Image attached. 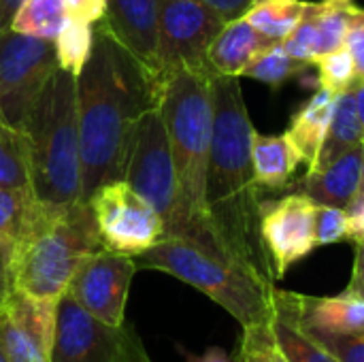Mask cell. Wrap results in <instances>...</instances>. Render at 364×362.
Listing matches in <instances>:
<instances>
[{
    "label": "cell",
    "instance_id": "obj_1",
    "mask_svg": "<svg viewBox=\"0 0 364 362\" xmlns=\"http://www.w3.org/2000/svg\"><path fill=\"white\" fill-rule=\"evenodd\" d=\"M160 92L162 79L96 23L92 55L77 77L85 201L98 186L124 179L136 126L160 105Z\"/></svg>",
    "mask_w": 364,
    "mask_h": 362
},
{
    "label": "cell",
    "instance_id": "obj_2",
    "mask_svg": "<svg viewBox=\"0 0 364 362\" xmlns=\"http://www.w3.org/2000/svg\"><path fill=\"white\" fill-rule=\"evenodd\" d=\"M213 139L207 166L205 203L215 237L239 265L275 282L262 237V188L256 181L252 141L254 124L239 77L213 75Z\"/></svg>",
    "mask_w": 364,
    "mask_h": 362
},
{
    "label": "cell",
    "instance_id": "obj_3",
    "mask_svg": "<svg viewBox=\"0 0 364 362\" xmlns=\"http://www.w3.org/2000/svg\"><path fill=\"white\" fill-rule=\"evenodd\" d=\"M211 79L213 75L188 68L164 75L158 109L166 128L181 203L192 224V241L220 258L232 260L213 233L205 203L207 166L213 139Z\"/></svg>",
    "mask_w": 364,
    "mask_h": 362
},
{
    "label": "cell",
    "instance_id": "obj_4",
    "mask_svg": "<svg viewBox=\"0 0 364 362\" xmlns=\"http://www.w3.org/2000/svg\"><path fill=\"white\" fill-rule=\"evenodd\" d=\"M100 247L87 201L49 205L36 198L6 260L9 288L41 301H60L79 265Z\"/></svg>",
    "mask_w": 364,
    "mask_h": 362
},
{
    "label": "cell",
    "instance_id": "obj_5",
    "mask_svg": "<svg viewBox=\"0 0 364 362\" xmlns=\"http://www.w3.org/2000/svg\"><path fill=\"white\" fill-rule=\"evenodd\" d=\"M30 154V183L49 205L85 203L77 77L58 68L23 124Z\"/></svg>",
    "mask_w": 364,
    "mask_h": 362
},
{
    "label": "cell",
    "instance_id": "obj_6",
    "mask_svg": "<svg viewBox=\"0 0 364 362\" xmlns=\"http://www.w3.org/2000/svg\"><path fill=\"white\" fill-rule=\"evenodd\" d=\"M134 260L139 269L160 271L196 288L226 314H230L241 329L264 326L275 318V282L239 262L220 258L194 241L164 237Z\"/></svg>",
    "mask_w": 364,
    "mask_h": 362
},
{
    "label": "cell",
    "instance_id": "obj_7",
    "mask_svg": "<svg viewBox=\"0 0 364 362\" xmlns=\"http://www.w3.org/2000/svg\"><path fill=\"white\" fill-rule=\"evenodd\" d=\"M124 181H128L162 218L166 237L192 241V224L181 203L171 145L160 109H149L132 137Z\"/></svg>",
    "mask_w": 364,
    "mask_h": 362
},
{
    "label": "cell",
    "instance_id": "obj_8",
    "mask_svg": "<svg viewBox=\"0 0 364 362\" xmlns=\"http://www.w3.org/2000/svg\"><path fill=\"white\" fill-rule=\"evenodd\" d=\"M228 21L203 0H156L158 75L188 68L215 75L209 47Z\"/></svg>",
    "mask_w": 364,
    "mask_h": 362
},
{
    "label": "cell",
    "instance_id": "obj_9",
    "mask_svg": "<svg viewBox=\"0 0 364 362\" xmlns=\"http://www.w3.org/2000/svg\"><path fill=\"white\" fill-rule=\"evenodd\" d=\"M51 41L0 32V122L23 128L36 100L58 70Z\"/></svg>",
    "mask_w": 364,
    "mask_h": 362
},
{
    "label": "cell",
    "instance_id": "obj_10",
    "mask_svg": "<svg viewBox=\"0 0 364 362\" xmlns=\"http://www.w3.org/2000/svg\"><path fill=\"white\" fill-rule=\"evenodd\" d=\"M87 205L100 243L111 252L136 258L166 237L158 211L124 179L98 186L87 196Z\"/></svg>",
    "mask_w": 364,
    "mask_h": 362
},
{
    "label": "cell",
    "instance_id": "obj_11",
    "mask_svg": "<svg viewBox=\"0 0 364 362\" xmlns=\"http://www.w3.org/2000/svg\"><path fill=\"white\" fill-rule=\"evenodd\" d=\"M53 362H154L132 326H111L68 294L58 301Z\"/></svg>",
    "mask_w": 364,
    "mask_h": 362
},
{
    "label": "cell",
    "instance_id": "obj_12",
    "mask_svg": "<svg viewBox=\"0 0 364 362\" xmlns=\"http://www.w3.org/2000/svg\"><path fill=\"white\" fill-rule=\"evenodd\" d=\"M136 271L132 256L100 247L79 265L66 294L96 320L122 326L126 324V305Z\"/></svg>",
    "mask_w": 364,
    "mask_h": 362
},
{
    "label": "cell",
    "instance_id": "obj_13",
    "mask_svg": "<svg viewBox=\"0 0 364 362\" xmlns=\"http://www.w3.org/2000/svg\"><path fill=\"white\" fill-rule=\"evenodd\" d=\"M316 205L303 192L262 201L260 237L275 282L316 250Z\"/></svg>",
    "mask_w": 364,
    "mask_h": 362
},
{
    "label": "cell",
    "instance_id": "obj_14",
    "mask_svg": "<svg viewBox=\"0 0 364 362\" xmlns=\"http://www.w3.org/2000/svg\"><path fill=\"white\" fill-rule=\"evenodd\" d=\"M58 301H41L9 288L0 305V348L6 362H53Z\"/></svg>",
    "mask_w": 364,
    "mask_h": 362
},
{
    "label": "cell",
    "instance_id": "obj_15",
    "mask_svg": "<svg viewBox=\"0 0 364 362\" xmlns=\"http://www.w3.org/2000/svg\"><path fill=\"white\" fill-rule=\"evenodd\" d=\"M98 23H102L136 60L158 75L156 0H107V15Z\"/></svg>",
    "mask_w": 364,
    "mask_h": 362
},
{
    "label": "cell",
    "instance_id": "obj_16",
    "mask_svg": "<svg viewBox=\"0 0 364 362\" xmlns=\"http://www.w3.org/2000/svg\"><path fill=\"white\" fill-rule=\"evenodd\" d=\"M301 326L322 333H364V299L341 292L339 297H305L279 290Z\"/></svg>",
    "mask_w": 364,
    "mask_h": 362
},
{
    "label": "cell",
    "instance_id": "obj_17",
    "mask_svg": "<svg viewBox=\"0 0 364 362\" xmlns=\"http://www.w3.org/2000/svg\"><path fill=\"white\" fill-rule=\"evenodd\" d=\"M363 145L346 151L320 171H307L305 179L301 181V192L318 205L348 209L358 196L360 188Z\"/></svg>",
    "mask_w": 364,
    "mask_h": 362
},
{
    "label": "cell",
    "instance_id": "obj_18",
    "mask_svg": "<svg viewBox=\"0 0 364 362\" xmlns=\"http://www.w3.org/2000/svg\"><path fill=\"white\" fill-rule=\"evenodd\" d=\"M267 36H262L245 17L228 21L209 47V66L215 75L241 77L245 66L267 47H271Z\"/></svg>",
    "mask_w": 364,
    "mask_h": 362
},
{
    "label": "cell",
    "instance_id": "obj_19",
    "mask_svg": "<svg viewBox=\"0 0 364 362\" xmlns=\"http://www.w3.org/2000/svg\"><path fill=\"white\" fill-rule=\"evenodd\" d=\"M335 100H337V94L328 92L326 87H320L303 105V109L292 117L290 128L284 132L286 139L296 149V154L301 156V162H305L307 166L314 164V160L324 143V137H326V130H328V124L333 117Z\"/></svg>",
    "mask_w": 364,
    "mask_h": 362
},
{
    "label": "cell",
    "instance_id": "obj_20",
    "mask_svg": "<svg viewBox=\"0 0 364 362\" xmlns=\"http://www.w3.org/2000/svg\"><path fill=\"white\" fill-rule=\"evenodd\" d=\"M252 160L258 186L269 192L284 190L292 177L296 166L301 164V156L286 139V134H254L252 141Z\"/></svg>",
    "mask_w": 364,
    "mask_h": 362
},
{
    "label": "cell",
    "instance_id": "obj_21",
    "mask_svg": "<svg viewBox=\"0 0 364 362\" xmlns=\"http://www.w3.org/2000/svg\"><path fill=\"white\" fill-rule=\"evenodd\" d=\"M363 143V126H360V117H358L356 96H354V90L350 87V90L337 94L324 143H322L314 164L309 166V171H320V169L328 166L339 156H343L346 151H350L354 147H360Z\"/></svg>",
    "mask_w": 364,
    "mask_h": 362
},
{
    "label": "cell",
    "instance_id": "obj_22",
    "mask_svg": "<svg viewBox=\"0 0 364 362\" xmlns=\"http://www.w3.org/2000/svg\"><path fill=\"white\" fill-rule=\"evenodd\" d=\"M271 331L275 344L290 362H339L333 358L294 318L290 307L284 303L277 290V312L271 320Z\"/></svg>",
    "mask_w": 364,
    "mask_h": 362
},
{
    "label": "cell",
    "instance_id": "obj_23",
    "mask_svg": "<svg viewBox=\"0 0 364 362\" xmlns=\"http://www.w3.org/2000/svg\"><path fill=\"white\" fill-rule=\"evenodd\" d=\"M66 17L62 0H21L11 17L9 30L53 43Z\"/></svg>",
    "mask_w": 364,
    "mask_h": 362
},
{
    "label": "cell",
    "instance_id": "obj_24",
    "mask_svg": "<svg viewBox=\"0 0 364 362\" xmlns=\"http://www.w3.org/2000/svg\"><path fill=\"white\" fill-rule=\"evenodd\" d=\"M307 0H258L243 17L271 43H282L301 21Z\"/></svg>",
    "mask_w": 364,
    "mask_h": 362
},
{
    "label": "cell",
    "instance_id": "obj_25",
    "mask_svg": "<svg viewBox=\"0 0 364 362\" xmlns=\"http://www.w3.org/2000/svg\"><path fill=\"white\" fill-rule=\"evenodd\" d=\"M58 66L73 77H79L94 49V26L81 19L66 17L58 36L53 38Z\"/></svg>",
    "mask_w": 364,
    "mask_h": 362
},
{
    "label": "cell",
    "instance_id": "obj_26",
    "mask_svg": "<svg viewBox=\"0 0 364 362\" xmlns=\"http://www.w3.org/2000/svg\"><path fill=\"white\" fill-rule=\"evenodd\" d=\"M0 188H32L23 130L0 122Z\"/></svg>",
    "mask_w": 364,
    "mask_h": 362
},
{
    "label": "cell",
    "instance_id": "obj_27",
    "mask_svg": "<svg viewBox=\"0 0 364 362\" xmlns=\"http://www.w3.org/2000/svg\"><path fill=\"white\" fill-rule=\"evenodd\" d=\"M36 196L32 188H0V252L9 260Z\"/></svg>",
    "mask_w": 364,
    "mask_h": 362
},
{
    "label": "cell",
    "instance_id": "obj_28",
    "mask_svg": "<svg viewBox=\"0 0 364 362\" xmlns=\"http://www.w3.org/2000/svg\"><path fill=\"white\" fill-rule=\"evenodd\" d=\"M309 64L292 58L284 47L282 43H275L271 47H267L264 51H260L243 70L241 77H252V79H258V81H264L273 87L286 83L288 79L296 77L299 73H303Z\"/></svg>",
    "mask_w": 364,
    "mask_h": 362
},
{
    "label": "cell",
    "instance_id": "obj_29",
    "mask_svg": "<svg viewBox=\"0 0 364 362\" xmlns=\"http://www.w3.org/2000/svg\"><path fill=\"white\" fill-rule=\"evenodd\" d=\"M314 64L318 66L320 87H326L333 94H341V92L350 90L358 77L356 62H354V55L348 49V45L320 55Z\"/></svg>",
    "mask_w": 364,
    "mask_h": 362
},
{
    "label": "cell",
    "instance_id": "obj_30",
    "mask_svg": "<svg viewBox=\"0 0 364 362\" xmlns=\"http://www.w3.org/2000/svg\"><path fill=\"white\" fill-rule=\"evenodd\" d=\"M282 47L296 60L305 64H314L320 58V34L314 15V2L307 0V9L294 30L282 41Z\"/></svg>",
    "mask_w": 364,
    "mask_h": 362
},
{
    "label": "cell",
    "instance_id": "obj_31",
    "mask_svg": "<svg viewBox=\"0 0 364 362\" xmlns=\"http://www.w3.org/2000/svg\"><path fill=\"white\" fill-rule=\"evenodd\" d=\"M237 352L247 362H290L275 344L271 324L243 329Z\"/></svg>",
    "mask_w": 364,
    "mask_h": 362
},
{
    "label": "cell",
    "instance_id": "obj_32",
    "mask_svg": "<svg viewBox=\"0 0 364 362\" xmlns=\"http://www.w3.org/2000/svg\"><path fill=\"white\" fill-rule=\"evenodd\" d=\"M305 329V326H303ZM333 358L339 362H364V333H322L305 329Z\"/></svg>",
    "mask_w": 364,
    "mask_h": 362
},
{
    "label": "cell",
    "instance_id": "obj_33",
    "mask_svg": "<svg viewBox=\"0 0 364 362\" xmlns=\"http://www.w3.org/2000/svg\"><path fill=\"white\" fill-rule=\"evenodd\" d=\"M348 239V211L331 205H316V247Z\"/></svg>",
    "mask_w": 364,
    "mask_h": 362
},
{
    "label": "cell",
    "instance_id": "obj_34",
    "mask_svg": "<svg viewBox=\"0 0 364 362\" xmlns=\"http://www.w3.org/2000/svg\"><path fill=\"white\" fill-rule=\"evenodd\" d=\"M346 45L354 55L358 77H364V9H358L356 4H352V9H350Z\"/></svg>",
    "mask_w": 364,
    "mask_h": 362
},
{
    "label": "cell",
    "instance_id": "obj_35",
    "mask_svg": "<svg viewBox=\"0 0 364 362\" xmlns=\"http://www.w3.org/2000/svg\"><path fill=\"white\" fill-rule=\"evenodd\" d=\"M66 15L96 26L107 15V0H62Z\"/></svg>",
    "mask_w": 364,
    "mask_h": 362
},
{
    "label": "cell",
    "instance_id": "obj_36",
    "mask_svg": "<svg viewBox=\"0 0 364 362\" xmlns=\"http://www.w3.org/2000/svg\"><path fill=\"white\" fill-rule=\"evenodd\" d=\"M203 2L213 6L226 21H232L243 17L258 0H203Z\"/></svg>",
    "mask_w": 364,
    "mask_h": 362
},
{
    "label": "cell",
    "instance_id": "obj_37",
    "mask_svg": "<svg viewBox=\"0 0 364 362\" xmlns=\"http://www.w3.org/2000/svg\"><path fill=\"white\" fill-rule=\"evenodd\" d=\"M356 243V260H354V271L350 277L348 288L343 290L346 294H352L356 299H364V237L354 241Z\"/></svg>",
    "mask_w": 364,
    "mask_h": 362
},
{
    "label": "cell",
    "instance_id": "obj_38",
    "mask_svg": "<svg viewBox=\"0 0 364 362\" xmlns=\"http://www.w3.org/2000/svg\"><path fill=\"white\" fill-rule=\"evenodd\" d=\"M186 362H237L235 356H230L224 348H218V346H211L207 348L203 354H183Z\"/></svg>",
    "mask_w": 364,
    "mask_h": 362
},
{
    "label": "cell",
    "instance_id": "obj_39",
    "mask_svg": "<svg viewBox=\"0 0 364 362\" xmlns=\"http://www.w3.org/2000/svg\"><path fill=\"white\" fill-rule=\"evenodd\" d=\"M21 4V0H0V32L9 30L11 17L17 11V6Z\"/></svg>",
    "mask_w": 364,
    "mask_h": 362
},
{
    "label": "cell",
    "instance_id": "obj_40",
    "mask_svg": "<svg viewBox=\"0 0 364 362\" xmlns=\"http://www.w3.org/2000/svg\"><path fill=\"white\" fill-rule=\"evenodd\" d=\"M352 90H354V96H356V107H358V117H360L364 137V77H356V81L352 83Z\"/></svg>",
    "mask_w": 364,
    "mask_h": 362
},
{
    "label": "cell",
    "instance_id": "obj_41",
    "mask_svg": "<svg viewBox=\"0 0 364 362\" xmlns=\"http://www.w3.org/2000/svg\"><path fill=\"white\" fill-rule=\"evenodd\" d=\"M6 294H9V282H6V275H0V305Z\"/></svg>",
    "mask_w": 364,
    "mask_h": 362
},
{
    "label": "cell",
    "instance_id": "obj_42",
    "mask_svg": "<svg viewBox=\"0 0 364 362\" xmlns=\"http://www.w3.org/2000/svg\"><path fill=\"white\" fill-rule=\"evenodd\" d=\"M356 198H364V145H363V169H360V188H358V196Z\"/></svg>",
    "mask_w": 364,
    "mask_h": 362
},
{
    "label": "cell",
    "instance_id": "obj_43",
    "mask_svg": "<svg viewBox=\"0 0 364 362\" xmlns=\"http://www.w3.org/2000/svg\"><path fill=\"white\" fill-rule=\"evenodd\" d=\"M0 275H6V262H4V256L0 252Z\"/></svg>",
    "mask_w": 364,
    "mask_h": 362
},
{
    "label": "cell",
    "instance_id": "obj_44",
    "mask_svg": "<svg viewBox=\"0 0 364 362\" xmlns=\"http://www.w3.org/2000/svg\"><path fill=\"white\" fill-rule=\"evenodd\" d=\"M235 361H237V362H247L245 358H243V356H241V354H239V352L235 354Z\"/></svg>",
    "mask_w": 364,
    "mask_h": 362
},
{
    "label": "cell",
    "instance_id": "obj_45",
    "mask_svg": "<svg viewBox=\"0 0 364 362\" xmlns=\"http://www.w3.org/2000/svg\"><path fill=\"white\" fill-rule=\"evenodd\" d=\"M0 362H6V356H4V352H2V348H0Z\"/></svg>",
    "mask_w": 364,
    "mask_h": 362
}]
</instances>
